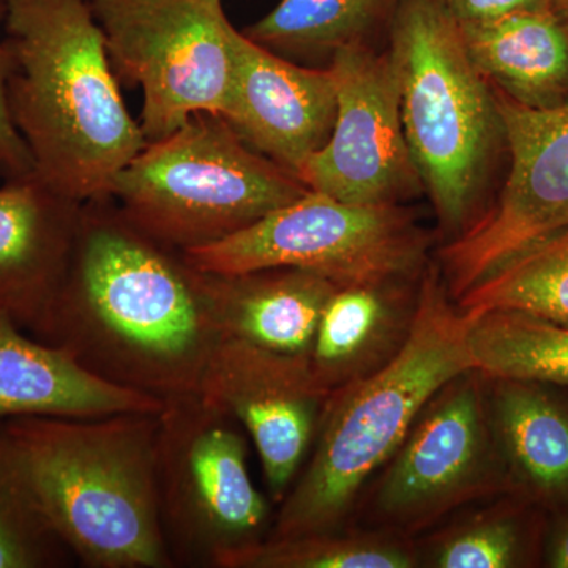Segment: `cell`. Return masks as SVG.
Segmentation results:
<instances>
[{"label": "cell", "mask_w": 568, "mask_h": 568, "mask_svg": "<svg viewBox=\"0 0 568 568\" xmlns=\"http://www.w3.org/2000/svg\"><path fill=\"white\" fill-rule=\"evenodd\" d=\"M82 204L39 174L0 186V313L40 339L69 275Z\"/></svg>", "instance_id": "obj_15"}, {"label": "cell", "mask_w": 568, "mask_h": 568, "mask_svg": "<svg viewBox=\"0 0 568 568\" xmlns=\"http://www.w3.org/2000/svg\"><path fill=\"white\" fill-rule=\"evenodd\" d=\"M3 2H9V0H3Z\"/></svg>", "instance_id": "obj_31"}, {"label": "cell", "mask_w": 568, "mask_h": 568, "mask_svg": "<svg viewBox=\"0 0 568 568\" xmlns=\"http://www.w3.org/2000/svg\"><path fill=\"white\" fill-rule=\"evenodd\" d=\"M458 22L496 20L517 11L547 9V0H440Z\"/></svg>", "instance_id": "obj_28"}, {"label": "cell", "mask_w": 568, "mask_h": 568, "mask_svg": "<svg viewBox=\"0 0 568 568\" xmlns=\"http://www.w3.org/2000/svg\"><path fill=\"white\" fill-rule=\"evenodd\" d=\"M328 65L336 78V119L327 144L302 168L312 192L343 203L407 204L425 193L407 148L402 77L390 48H339Z\"/></svg>", "instance_id": "obj_12"}, {"label": "cell", "mask_w": 568, "mask_h": 568, "mask_svg": "<svg viewBox=\"0 0 568 568\" xmlns=\"http://www.w3.org/2000/svg\"><path fill=\"white\" fill-rule=\"evenodd\" d=\"M71 559L40 506L20 448L0 420V568H58Z\"/></svg>", "instance_id": "obj_25"}, {"label": "cell", "mask_w": 568, "mask_h": 568, "mask_svg": "<svg viewBox=\"0 0 568 568\" xmlns=\"http://www.w3.org/2000/svg\"><path fill=\"white\" fill-rule=\"evenodd\" d=\"M545 564L552 568H568V514L556 523L549 534L545 548Z\"/></svg>", "instance_id": "obj_29"}, {"label": "cell", "mask_w": 568, "mask_h": 568, "mask_svg": "<svg viewBox=\"0 0 568 568\" xmlns=\"http://www.w3.org/2000/svg\"><path fill=\"white\" fill-rule=\"evenodd\" d=\"M414 538L394 530L339 528L306 536L265 538L231 568H414Z\"/></svg>", "instance_id": "obj_24"}, {"label": "cell", "mask_w": 568, "mask_h": 568, "mask_svg": "<svg viewBox=\"0 0 568 568\" xmlns=\"http://www.w3.org/2000/svg\"><path fill=\"white\" fill-rule=\"evenodd\" d=\"M491 88L510 171L495 203L437 253L455 302L515 254L568 227V102L534 110Z\"/></svg>", "instance_id": "obj_11"}, {"label": "cell", "mask_w": 568, "mask_h": 568, "mask_svg": "<svg viewBox=\"0 0 568 568\" xmlns=\"http://www.w3.org/2000/svg\"><path fill=\"white\" fill-rule=\"evenodd\" d=\"M458 24L489 84L534 110L568 102V32L548 7Z\"/></svg>", "instance_id": "obj_20"}, {"label": "cell", "mask_w": 568, "mask_h": 568, "mask_svg": "<svg viewBox=\"0 0 568 568\" xmlns=\"http://www.w3.org/2000/svg\"><path fill=\"white\" fill-rule=\"evenodd\" d=\"M91 7L115 78L142 89L148 144L200 112L223 114L239 31L222 0H91Z\"/></svg>", "instance_id": "obj_9"}, {"label": "cell", "mask_w": 568, "mask_h": 568, "mask_svg": "<svg viewBox=\"0 0 568 568\" xmlns=\"http://www.w3.org/2000/svg\"><path fill=\"white\" fill-rule=\"evenodd\" d=\"M417 549L420 567H521L530 552L529 523L518 504L497 503L440 528Z\"/></svg>", "instance_id": "obj_26"}, {"label": "cell", "mask_w": 568, "mask_h": 568, "mask_svg": "<svg viewBox=\"0 0 568 568\" xmlns=\"http://www.w3.org/2000/svg\"><path fill=\"white\" fill-rule=\"evenodd\" d=\"M162 399L92 375L71 355L22 332L0 313V420L160 413Z\"/></svg>", "instance_id": "obj_17"}, {"label": "cell", "mask_w": 568, "mask_h": 568, "mask_svg": "<svg viewBox=\"0 0 568 568\" xmlns=\"http://www.w3.org/2000/svg\"><path fill=\"white\" fill-rule=\"evenodd\" d=\"M201 280L181 250L142 231L114 197L89 201L40 342L108 383L163 403L194 394L223 339Z\"/></svg>", "instance_id": "obj_1"}, {"label": "cell", "mask_w": 568, "mask_h": 568, "mask_svg": "<svg viewBox=\"0 0 568 568\" xmlns=\"http://www.w3.org/2000/svg\"><path fill=\"white\" fill-rule=\"evenodd\" d=\"M457 305L466 315L507 310L568 327V227L500 264Z\"/></svg>", "instance_id": "obj_23"}, {"label": "cell", "mask_w": 568, "mask_h": 568, "mask_svg": "<svg viewBox=\"0 0 568 568\" xmlns=\"http://www.w3.org/2000/svg\"><path fill=\"white\" fill-rule=\"evenodd\" d=\"M200 394L252 437L268 496L282 503L312 450L331 396L316 379L308 355L223 338Z\"/></svg>", "instance_id": "obj_13"}, {"label": "cell", "mask_w": 568, "mask_h": 568, "mask_svg": "<svg viewBox=\"0 0 568 568\" xmlns=\"http://www.w3.org/2000/svg\"><path fill=\"white\" fill-rule=\"evenodd\" d=\"M548 9L568 32V0H547Z\"/></svg>", "instance_id": "obj_30"}, {"label": "cell", "mask_w": 568, "mask_h": 568, "mask_svg": "<svg viewBox=\"0 0 568 568\" xmlns=\"http://www.w3.org/2000/svg\"><path fill=\"white\" fill-rule=\"evenodd\" d=\"M201 284L209 315L223 338L291 355L310 354L324 306L338 287L293 267L203 272Z\"/></svg>", "instance_id": "obj_16"}, {"label": "cell", "mask_w": 568, "mask_h": 568, "mask_svg": "<svg viewBox=\"0 0 568 568\" xmlns=\"http://www.w3.org/2000/svg\"><path fill=\"white\" fill-rule=\"evenodd\" d=\"M336 110L331 65H301L237 32L233 89L222 115L253 151L301 178L327 144Z\"/></svg>", "instance_id": "obj_14"}, {"label": "cell", "mask_w": 568, "mask_h": 568, "mask_svg": "<svg viewBox=\"0 0 568 568\" xmlns=\"http://www.w3.org/2000/svg\"><path fill=\"white\" fill-rule=\"evenodd\" d=\"M489 422L510 495L568 507V410L541 384L488 379Z\"/></svg>", "instance_id": "obj_19"}, {"label": "cell", "mask_w": 568, "mask_h": 568, "mask_svg": "<svg viewBox=\"0 0 568 568\" xmlns=\"http://www.w3.org/2000/svg\"><path fill=\"white\" fill-rule=\"evenodd\" d=\"M405 0H280L245 28L250 40L293 62L331 63L339 48L388 39Z\"/></svg>", "instance_id": "obj_21"}, {"label": "cell", "mask_w": 568, "mask_h": 568, "mask_svg": "<svg viewBox=\"0 0 568 568\" xmlns=\"http://www.w3.org/2000/svg\"><path fill=\"white\" fill-rule=\"evenodd\" d=\"M466 316L476 372L488 379L568 387L567 325L507 310Z\"/></svg>", "instance_id": "obj_22"}, {"label": "cell", "mask_w": 568, "mask_h": 568, "mask_svg": "<svg viewBox=\"0 0 568 568\" xmlns=\"http://www.w3.org/2000/svg\"><path fill=\"white\" fill-rule=\"evenodd\" d=\"M7 103L36 173L80 203L112 185L148 145L123 102L91 0H9Z\"/></svg>", "instance_id": "obj_2"}, {"label": "cell", "mask_w": 568, "mask_h": 568, "mask_svg": "<svg viewBox=\"0 0 568 568\" xmlns=\"http://www.w3.org/2000/svg\"><path fill=\"white\" fill-rule=\"evenodd\" d=\"M510 495L489 422L487 377L447 383L383 466L368 503L373 528L414 538L467 504Z\"/></svg>", "instance_id": "obj_10"}, {"label": "cell", "mask_w": 568, "mask_h": 568, "mask_svg": "<svg viewBox=\"0 0 568 568\" xmlns=\"http://www.w3.org/2000/svg\"><path fill=\"white\" fill-rule=\"evenodd\" d=\"M160 413L2 418L41 508L89 568H174L160 519Z\"/></svg>", "instance_id": "obj_4"}, {"label": "cell", "mask_w": 568, "mask_h": 568, "mask_svg": "<svg viewBox=\"0 0 568 568\" xmlns=\"http://www.w3.org/2000/svg\"><path fill=\"white\" fill-rule=\"evenodd\" d=\"M420 280L336 287L308 354L328 394L373 375L399 353L416 317Z\"/></svg>", "instance_id": "obj_18"}, {"label": "cell", "mask_w": 568, "mask_h": 568, "mask_svg": "<svg viewBox=\"0 0 568 568\" xmlns=\"http://www.w3.org/2000/svg\"><path fill=\"white\" fill-rule=\"evenodd\" d=\"M429 248L432 235L406 204L343 203L310 190L241 233L183 254L209 274L293 267L342 287L418 282Z\"/></svg>", "instance_id": "obj_8"}, {"label": "cell", "mask_w": 568, "mask_h": 568, "mask_svg": "<svg viewBox=\"0 0 568 568\" xmlns=\"http://www.w3.org/2000/svg\"><path fill=\"white\" fill-rule=\"evenodd\" d=\"M387 40L402 77L407 148L440 233L454 241L487 207L493 170L507 151L495 93L440 0H405Z\"/></svg>", "instance_id": "obj_5"}, {"label": "cell", "mask_w": 568, "mask_h": 568, "mask_svg": "<svg viewBox=\"0 0 568 568\" xmlns=\"http://www.w3.org/2000/svg\"><path fill=\"white\" fill-rule=\"evenodd\" d=\"M156 437L160 519L174 567L231 568L271 534L242 425L200 392L163 403Z\"/></svg>", "instance_id": "obj_7"}, {"label": "cell", "mask_w": 568, "mask_h": 568, "mask_svg": "<svg viewBox=\"0 0 568 568\" xmlns=\"http://www.w3.org/2000/svg\"><path fill=\"white\" fill-rule=\"evenodd\" d=\"M308 192L293 171L253 151L222 114L200 112L149 142L118 174L111 196L142 231L189 252L241 233Z\"/></svg>", "instance_id": "obj_6"}, {"label": "cell", "mask_w": 568, "mask_h": 568, "mask_svg": "<svg viewBox=\"0 0 568 568\" xmlns=\"http://www.w3.org/2000/svg\"><path fill=\"white\" fill-rule=\"evenodd\" d=\"M7 2L0 0V175L3 179L21 178L36 171L28 144L11 121L7 103L6 52H3L2 29L6 21Z\"/></svg>", "instance_id": "obj_27"}, {"label": "cell", "mask_w": 568, "mask_h": 568, "mask_svg": "<svg viewBox=\"0 0 568 568\" xmlns=\"http://www.w3.org/2000/svg\"><path fill=\"white\" fill-rule=\"evenodd\" d=\"M467 328L439 265L429 263L405 345L383 368L328 396L308 463L280 503L267 538L345 528L366 481L395 454L429 399L474 369Z\"/></svg>", "instance_id": "obj_3"}]
</instances>
